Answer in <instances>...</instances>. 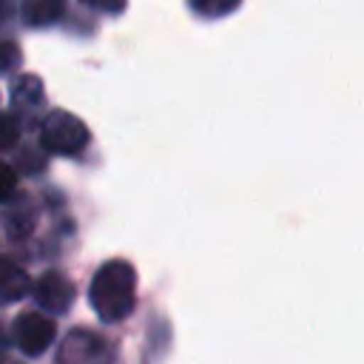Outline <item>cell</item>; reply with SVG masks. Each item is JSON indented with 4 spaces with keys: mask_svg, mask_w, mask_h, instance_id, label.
Returning <instances> with one entry per match:
<instances>
[{
    "mask_svg": "<svg viewBox=\"0 0 364 364\" xmlns=\"http://www.w3.org/2000/svg\"><path fill=\"white\" fill-rule=\"evenodd\" d=\"M88 301L100 321L117 324L136 307V270L125 259H108L97 267L88 284Z\"/></svg>",
    "mask_w": 364,
    "mask_h": 364,
    "instance_id": "cell-1",
    "label": "cell"
},
{
    "mask_svg": "<svg viewBox=\"0 0 364 364\" xmlns=\"http://www.w3.org/2000/svg\"><path fill=\"white\" fill-rule=\"evenodd\" d=\"M91 134L88 125L74 117L71 111H48L46 119L40 122V148L46 154H57V156H77L85 151Z\"/></svg>",
    "mask_w": 364,
    "mask_h": 364,
    "instance_id": "cell-2",
    "label": "cell"
},
{
    "mask_svg": "<svg viewBox=\"0 0 364 364\" xmlns=\"http://www.w3.org/2000/svg\"><path fill=\"white\" fill-rule=\"evenodd\" d=\"M54 364H114V350L100 333L88 327H74L60 341Z\"/></svg>",
    "mask_w": 364,
    "mask_h": 364,
    "instance_id": "cell-3",
    "label": "cell"
},
{
    "mask_svg": "<svg viewBox=\"0 0 364 364\" xmlns=\"http://www.w3.org/2000/svg\"><path fill=\"white\" fill-rule=\"evenodd\" d=\"M54 336H57V324H54L48 316L34 313V310L20 313V316L14 318V324H11V338H14V344H17L26 355H40V353H46V350L51 347Z\"/></svg>",
    "mask_w": 364,
    "mask_h": 364,
    "instance_id": "cell-4",
    "label": "cell"
},
{
    "mask_svg": "<svg viewBox=\"0 0 364 364\" xmlns=\"http://www.w3.org/2000/svg\"><path fill=\"white\" fill-rule=\"evenodd\" d=\"M31 293H34L37 307H43L46 313H54V316L68 313V307L74 304V296H77L71 279H65V276L57 273V270L43 273V276L34 282Z\"/></svg>",
    "mask_w": 364,
    "mask_h": 364,
    "instance_id": "cell-5",
    "label": "cell"
},
{
    "mask_svg": "<svg viewBox=\"0 0 364 364\" xmlns=\"http://www.w3.org/2000/svg\"><path fill=\"white\" fill-rule=\"evenodd\" d=\"M31 287H34V282L17 262L0 259V304L20 301L26 293H31Z\"/></svg>",
    "mask_w": 364,
    "mask_h": 364,
    "instance_id": "cell-6",
    "label": "cell"
},
{
    "mask_svg": "<svg viewBox=\"0 0 364 364\" xmlns=\"http://www.w3.org/2000/svg\"><path fill=\"white\" fill-rule=\"evenodd\" d=\"M23 23L26 26H51L65 14L63 0H23Z\"/></svg>",
    "mask_w": 364,
    "mask_h": 364,
    "instance_id": "cell-7",
    "label": "cell"
},
{
    "mask_svg": "<svg viewBox=\"0 0 364 364\" xmlns=\"http://www.w3.org/2000/svg\"><path fill=\"white\" fill-rule=\"evenodd\" d=\"M43 100H46V91H43V82H40L37 74H23V77L14 80V85H11V102L17 108H26L28 111V108H37Z\"/></svg>",
    "mask_w": 364,
    "mask_h": 364,
    "instance_id": "cell-8",
    "label": "cell"
},
{
    "mask_svg": "<svg viewBox=\"0 0 364 364\" xmlns=\"http://www.w3.org/2000/svg\"><path fill=\"white\" fill-rule=\"evenodd\" d=\"M188 9L199 17V20H219V17H228L233 14L242 0H185Z\"/></svg>",
    "mask_w": 364,
    "mask_h": 364,
    "instance_id": "cell-9",
    "label": "cell"
},
{
    "mask_svg": "<svg viewBox=\"0 0 364 364\" xmlns=\"http://www.w3.org/2000/svg\"><path fill=\"white\" fill-rule=\"evenodd\" d=\"M17 142H20V122L11 114L0 111V151H11Z\"/></svg>",
    "mask_w": 364,
    "mask_h": 364,
    "instance_id": "cell-10",
    "label": "cell"
},
{
    "mask_svg": "<svg viewBox=\"0 0 364 364\" xmlns=\"http://www.w3.org/2000/svg\"><path fill=\"white\" fill-rule=\"evenodd\" d=\"M20 65V46L11 40H0V71H11Z\"/></svg>",
    "mask_w": 364,
    "mask_h": 364,
    "instance_id": "cell-11",
    "label": "cell"
},
{
    "mask_svg": "<svg viewBox=\"0 0 364 364\" xmlns=\"http://www.w3.org/2000/svg\"><path fill=\"white\" fill-rule=\"evenodd\" d=\"M14 188H17V173H14V168L6 165V162H0V202H6V199L14 193Z\"/></svg>",
    "mask_w": 364,
    "mask_h": 364,
    "instance_id": "cell-12",
    "label": "cell"
},
{
    "mask_svg": "<svg viewBox=\"0 0 364 364\" xmlns=\"http://www.w3.org/2000/svg\"><path fill=\"white\" fill-rule=\"evenodd\" d=\"M80 3L94 11H102V14H122L128 6V0H80Z\"/></svg>",
    "mask_w": 364,
    "mask_h": 364,
    "instance_id": "cell-13",
    "label": "cell"
},
{
    "mask_svg": "<svg viewBox=\"0 0 364 364\" xmlns=\"http://www.w3.org/2000/svg\"><path fill=\"white\" fill-rule=\"evenodd\" d=\"M0 364H23L20 358H11V355H6V353H0Z\"/></svg>",
    "mask_w": 364,
    "mask_h": 364,
    "instance_id": "cell-14",
    "label": "cell"
}]
</instances>
